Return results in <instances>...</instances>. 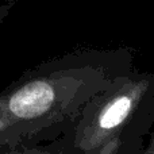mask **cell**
I'll list each match as a JSON object with an SVG mask.
<instances>
[{
    "label": "cell",
    "instance_id": "cell-4",
    "mask_svg": "<svg viewBox=\"0 0 154 154\" xmlns=\"http://www.w3.org/2000/svg\"><path fill=\"white\" fill-rule=\"evenodd\" d=\"M100 154H106V152H103V150H101V152H100Z\"/></svg>",
    "mask_w": 154,
    "mask_h": 154
},
{
    "label": "cell",
    "instance_id": "cell-3",
    "mask_svg": "<svg viewBox=\"0 0 154 154\" xmlns=\"http://www.w3.org/2000/svg\"><path fill=\"white\" fill-rule=\"evenodd\" d=\"M8 10H10V7H8V5H4V7H0V18H2L3 15H5V14L8 12Z\"/></svg>",
    "mask_w": 154,
    "mask_h": 154
},
{
    "label": "cell",
    "instance_id": "cell-2",
    "mask_svg": "<svg viewBox=\"0 0 154 154\" xmlns=\"http://www.w3.org/2000/svg\"><path fill=\"white\" fill-rule=\"evenodd\" d=\"M12 154H49V153H45L43 149H24V150H19V152H15Z\"/></svg>",
    "mask_w": 154,
    "mask_h": 154
},
{
    "label": "cell",
    "instance_id": "cell-1",
    "mask_svg": "<svg viewBox=\"0 0 154 154\" xmlns=\"http://www.w3.org/2000/svg\"><path fill=\"white\" fill-rule=\"evenodd\" d=\"M81 58L43 65L0 93V154L30 149L35 137L73 123L103 92L100 64Z\"/></svg>",
    "mask_w": 154,
    "mask_h": 154
}]
</instances>
